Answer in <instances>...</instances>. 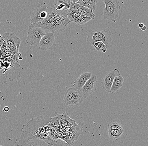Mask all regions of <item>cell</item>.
I'll return each instance as SVG.
<instances>
[{"label": "cell", "mask_w": 148, "mask_h": 146, "mask_svg": "<svg viewBox=\"0 0 148 146\" xmlns=\"http://www.w3.org/2000/svg\"><path fill=\"white\" fill-rule=\"evenodd\" d=\"M67 11H57L54 12V17L55 20L56 30L62 31L64 30L67 25H69L71 21L67 16Z\"/></svg>", "instance_id": "30bf717a"}, {"label": "cell", "mask_w": 148, "mask_h": 146, "mask_svg": "<svg viewBox=\"0 0 148 146\" xmlns=\"http://www.w3.org/2000/svg\"><path fill=\"white\" fill-rule=\"evenodd\" d=\"M120 75V72L117 69H114L107 73L103 78L102 84L103 89L107 92H110L114 78Z\"/></svg>", "instance_id": "4fadbf2b"}, {"label": "cell", "mask_w": 148, "mask_h": 146, "mask_svg": "<svg viewBox=\"0 0 148 146\" xmlns=\"http://www.w3.org/2000/svg\"><path fill=\"white\" fill-rule=\"evenodd\" d=\"M3 110L5 112H9V107H7V106H6V107H5L4 108H3Z\"/></svg>", "instance_id": "d6a6232c"}, {"label": "cell", "mask_w": 148, "mask_h": 146, "mask_svg": "<svg viewBox=\"0 0 148 146\" xmlns=\"http://www.w3.org/2000/svg\"><path fill=\"white\" fill-rule=\"evenodd\" d=\"M19 56L12 54L5 59H0V84H5L20 77L22 68Z\"/></svg>", "instance_id": "7a4b0ae2"}, {"label": "cell", "mask_w": 148, "mask_h": 146, "mask_svg": "<svg viewBox=\"0 0 148 146\" xmlns=\"http://www.w3.org/2000/svg\"><path fill=\"white\" fill-rule=\"evenodd\" d=\"M55 146H71V145L63 141L62 139L59 138L56 140Z\"/></svg>", "instance_id": "4316f807"}, {"label": "cell", "mask_w": 148, "mask_h": 146, "mask_svg": "<svg viewBox=\"0 0 148 146\" xmlns=\"http://www.w3.org/2000/svg\"><path fill=\"white\" fill-rule=\"evenodd\" d=\"M47 5L44 2L41 1L36 3L30 16V24L39 23L44 20L47 16Z\"/></svg>", "instance_id": "52a82bcc"}, {"label": "cell", "mask_w": 148, "mask_h": 146, "mask_svg": "<svg viewBox=\"0 0 148 146\" xmlns=\"http://www.w3.org/2000/svg\"><path fill=\"white\" fill-rule=\"evenodd\" d=\"M97 0H78L76 3L88 8L93 12L97 9Z\"/></svg>", "instance_id": "ac0fdd59"}, {"label": "cell", "mask_w": 148, "mask_h": 146, "mask_svg": "<svg viewBox=\"0 0 148 146\" xmlns=\"http://www.w3.org/2000/svg\"><path fill=\"white\" fill-rule=\"evenodd\" d=\"M46 31L40 27H29L26 42L30 46H38L42 38L47 33Z\"/></svg>", "instance_id": "9c48e42d"}, {"label": "cell", "mask_w": 148, "mask_h": 146, "mask_svg": "<svg viewBox=\"0 0 148 146\" xmlns=\"http://www.w3.org/2000/svg\"><path fill=\"white\" fill-rule=\"evenodd\" d=\"M54 32H47L42 38L38 45V49L42 51L53 49L56 47Z\"/></svg>", "instance_id": "8fae6325"}, {"label": "cell", "mask_w": 148, "mask_h": 146, "mask_svg": "<svg viewBox=\"0 0 148 146\" xmlns=\"http://www.w3.org/2000/svg\"><path fill=\"white\" fill-rule=\"evenodd\" d=\"M21 146H31V145L29 141H27V142H26L25 143L23 144Z\"/></svg>", "instance_id": "1f68e13d"}, {"label": "cell", "mask_w": 148, "mask_h": 146, "mask_svg": "<svg viewBox=\"0 0 148 146\" xmlns=\"http://www.w3.org/2000/svg\"><path fill=\"white\" fill-rule=\"evenodd\" d=\"M48 134H49V137L51 138L52 140H54V141H56L57 139H59V137H58V136H57V133L53 129L48 132Z\"/></svg>", "instance_id": "484cf974"}, {"label": "cell", "mask_w": 148, "mask_h": 146, "mask_svg": "<svg viewBox=\"0 0 148 146\" xmlns=\"http://www.w3.org/2000/svg\"><path fill=\"white\" fill-rule=\"evenodd\" d=\"M51 118L39 116L31 119L22 126L21 136L16 140L14 146H21L32 139H41L49 146H55L56 141L49 137L48 132L52 130L50 124Z\"/></svg>", "instance_id": "6da1fadb"}, {"label": "cell", "mask_w": 148, "mask_h": 146, "mask_svg": "<svg viewBox=\"0 0 148 146\" xmlns=\"http://www.w3.org/2000/svg\"><path fill=\"white\" fill-rule=\"evenodd\" d=\"M92 46L98 51H101L103 53L106 52L107 49H108L107 46L101 42H94L92 44Z\"/></svg>", "instance_id": "7402d4cb"}, {"label": "cell", "mask_w": 148, "mask_h": 146, "mask_svg": "<svg viewBox=\"0 0 148 146\" xmlns=\"http://www.w3.org/2000/svg\"><path fill=\"white\" fill-rule=\"evenodd\" d=\"M116 131L114 130H108V136L110 139H116Z\"/></svg>", "instance_id": "83f0119b"}, {"label": "cell", "mask_w": 148, "mask_h": 146, "mask_svg": "<svg viewBox=\"0 0 148 146\" xmlns=\"http://www.w3.org/2000/svg\"><path fill=\"white\" fill-rule=\"evenodd\" d=\"M6 47H7V46H6L5 43L4 42L3 45L1 47V50H0V59H1L2 57L4 55L6 51Z\"/></svg>", "instance_id": "f1b7e54d"}, {"label": "cell", "mask_w": 148, "mask_h": 146, "mask_svg": "<svg viewBox=\"0 0 148 146\" xmlns=\"http://www.w3.org/2000/svg\"><path fill=\"white\" fill-rule=\"evenodd\" d=\"M29 141L31 146H49L45 141L41 139H32Z\"/></svg>", "instance_id": "cb8c5ba5"}, {"label": "cell", "mask_w": 148, "mask_h": 146, "mask_svg": "<svg viewBox=\"0 0 148 146\" xmlns=\"http://www.w3.org/2000/svg\"><path fill=\"white\" fill-rule=\"evenodd\" d=\"M1 37L12 52L14 54L19 56L18 51L21 42L20 39L12 31L4 33Z\"/></svg>", "instance_id": "ba28073f"}, {"label": "cell", "mask_w": 148, "mask_h": 146, "mask_svg": "<svg viewBox=\"0 0 148 146\" xmlns=\"http://www.w3.org/2000/svg\"><path fill=\"white\" fill-rule=\"evenodd\" d=\"M147 29V27H146V25H144V26L143 27V28L141 29V30H142V31H145V30H146V29Z\"/></svg>", "instance_id": "e575fe53"}, {"label": "cell", "mask_w": 148, "mask_h": 146, "mask_svg": "<svg viewBox=\"0 0 148 146\" xmlns=\"http://www.w3.org/2000/svg\"><path fill=\"white\" fill-rule=\"evenodd\" d=\"M144 25H144L143 23H140L138 24L139 27L140 29H141L143 28V27L144 26Z\"/></svg>", "instance_id": "836d02e7"}, {"label": "cell", "mask_w": 148, "mask_h": 146, "mask_svg": "<svg viewBox=\"0 0 148 146\" xmlns=\"http://www.w3.org/2000/svg\"><path fill=\"white\" fill-rule=\"evenodd\" d=\"M97 76L92 75L89 79L86 82L79 91L81 92L84 99L90 96L97 89Z\"/></svg>", "instance_id": "7c38bea8"}, {"label": "cell", "mask_w": 148, "mask_h": 146, "mask_svg": "<svg viewBox=\"0 0 148 146\" xmlns=\"http://www.w3.org/2000/svg\"><path fill=\"white\" fill-rule=\"evenodd\" d=\"M92 75V73L90 72H84L82 73L74 82L73 85V88L78 90H80Z\"/></svg>", "instance_id": "9a60e30c"}, {"label": "cell", "mask_w": 148, "mask_h": 146, "mask_svg": "<svg viewBox=\"0 0 148 146\" xmlns=\"http://www.w3.org/2000/svg\"><path fill=\"white\" fill-rule=\"evenodd\" d=\"M71 130L69 132V136L72 143L76 141L78 139L79 137L83 132V125L82 123L77 124L76 123L74 125L71 126Z\"/></svg>", "instance_id": "2e32d148"}, {"label": "cell", "mask_w": 148, "mask_h": 146, "mask_svg": "<svg viewBox=\"0 0 148 146\" xmlns=\"http://www.w3.org/2000/svg\"><path fill=\"white\" fill-rule=\"evenodd\" d=\"M69 9L77 11L80 14L86 17H90L92 20L95 18V14L93 13V12L88 9V8L77 3H74L72 2L69 7Z\"/></svg>", "instance_id": "5bb4252c"}, {"label": "cell", "mask_w": 148, "mask_h": 146, "mask_svg": "<svg viewBox=\"0 0 148 146\" xmlns=\"http://www.w3.org/2000/svg\"><path fill=\"white\" fill-rule=\"evenodd\" d=\"M103 2L105 7L103 11V17L108 21L115 23L119 17L120 9V3L117 0H104Z\"/></svg>", "instance_id": "5b68a950"}, {"label": "cell", "mask_w": 148, "mask_h": 146, "mask_svg": "<svg viewBox=\"0 0 148 146\" xmlns=\"http://www.w3.org/2000/svg\"><path fill=\"white\" fill-rule=\"evenodd\" d=\"M73 1L72 0H60L56 1L57 7H56V10L57 11H64L69 10L71 3Z\"/></svg>", "instance_id": "ffe728a7"}, {"label": "cell", "mask_w": 148, "mask_h": 146, "mask_svg": "<svg viewBox=\"0 0 148 146\" xmlns=\"http://www.w3.org/2000/svg\"><path fill=\"white\" fill-rule=\"evenodd\" d=\"M80 14L77 11L69 9L67 11V16L71 22H75Z\"/></svg>", "instance_id": "44dd1931"}, {"label": "cell", "mask_w": 148, "mask_h": 146, "mask_svg": "<svg viewBox=\"0 0 148 146\" xmlns=\"http://www.w3.org/2000/svg\"><path fill=\"white\" fill-rule=\"evenodd\" d=\"M124 81V77L122 75L116 77L111 86L109 93L113 94L117 92L123 86V83Z\"/></svg>", "instance_id": "e0dca14e"}, {"label": "cell", "mask_w": 148, "mask_h": 146, "mask_svg": "<svg viewBox=\"0 0 148 146\" xmlns=\"http://www.w3.org/2000/svg\"><path fill=\"white\" fill-rule=\"evenodd\" d=\"M84 99L79 90L74 88H69L64 94L63 101L67 106L75 108L81 105Z\"/></svg>", "instance_id": "8992f818"}, {"label": "cell", "mask_w": 148, "mask_h": 146, "mask_svg": "<svg viewBox=\"0 0 148 146\" xmlns=\"http://www.w3.org/2000/svg\"><path fill=\"white\" fill-rule=\"evenodd\" d=\"M108 130H117L123 129L121 124L116 122H112L110 123L108 125Z\"/></svg>", "instance_id": "d4e9b609"}, {"label": "cell", "mask_w": 148, "mask_h": 146, "mask_svg": "<svg viewBox=\"0 0 148 146\" xmlns=\"http://www.w3.org/2000/svg\"><path fill=\"white\" fill-rule=\"evenodd\" d=\"M60 123L62 125L66 126H70L75 123V121L69 118L67 112H64L60 115Z\"/></svg>", "instance_id": "d6986e66"}, {"label": "cell", "mask_w": 148, "mask_h": 146, "mask_svg": "<svg viewBox=\"0 0 148 146\" xmlns=\"http://www.w3.org/2000/svg\"><path fill=\"white\" fill-rule=\"evenodd\" d=\"M4 41H3V39L0 35V50H1V47H2V45H3L4 43Z\"/></svg>", "instance_id": "4dcf8cb0"}, {"label": "cell", "mask_w": 148, "mask_h": 146, "mask_svg": "<svg viewBox=\"0 0 148 146\" xmlns=\"http://www.w3.org/2000/svg\"><path fill=\"white\" fill-rule=\"evenodd\" d=\"M111 35L112 33L110 31L105 30L97 29L90 30L88 32L86 42L88 44L92 46L94 42H101L109 49L112 47Z\"/></svg>", "instance_id": "3957f363"}, {"label": "cell", "mask_w": 148, "mask_h": 146, "mask_svg": "<svg viewBox=\"0 0 148 146\" xmlns=\"http://www.w3.org/2000/svg\"><path fill=\"white\" fill-rule=\"evenodd\" d=\"M92 20L90 17H86L80 14L76 19L74 23L78 25H83L89 21Z\"/></svg>", "instance_id": "603a6c76"}, {"label": "cell", "mask_w": 148, "mask_h": 146, "mask_svg": "<svg viewBox=\"0 0 148 146\" xmlns=\"http://www.w3.org/2000/svg\"><path fill=\"white\" fill-rule=\"evenodd\" d=\"M124 131L123 129H120L116 131V140L120 138L123 134Z\"/></svg>", "instance_id": "f546056e"}, {"label": "cell", "mask_w": 148, "mask_h": 146, "mask_svg": "<svg viewBox=\"0 0 148 146\" xmlns=\"http://www.w3.org/2000/svg\"><path fill=\"white\" fill-rule=\"evenodd\" d=\"M47 16L44 20L39 23L30 24L29 27H40L46 30L47 32H54L55 29V20L54 17V12L56 10L55 5L51 3H50L48 5Z\"/></svg>", "instance_id": "277c9868"}]
</instances>
